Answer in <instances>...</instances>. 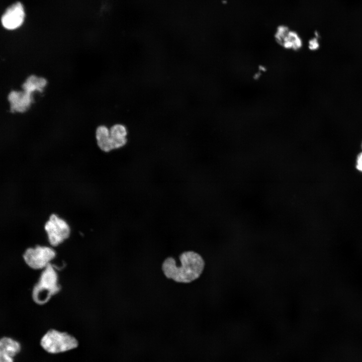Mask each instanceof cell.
Returning a JSON list of instances; mask_svg holds the SVG:
<instances>
[{"label": "cell", "instance_id": "18", "mask_svg": "<svg viewBox=\"0 0 362 362\" xmlns=\"http://www.w3.org/2000/svg\"><path fill=\"white\" fill-rule=\"evenodd\" d=\"M361 147H362V143H361Z\"/></svg>", "mask_w": 362, "mask_h": 362}, {"label": "cell", "instance_id": "14", "mask_svg": "<svg viewBox=\"0 0 362 362\" xmlns=\"http://www.w3.org/2000/svg\"><path fill=\"white\" fill-rule=\"evenodd\" d=\"M356 168L358 171L362 172V152L358 154L357 156Z\"/></svg>", "mask_w": 362, "mask_h": 362}, {"label": "cell", "instance_id": "9", "mask_svg": "<svg viewBox=\"0 0 362 362\" xmlns=\"http://www.w3.org/2000/svg\"><path fill=\"white\" fill-rule=\"evenodd\" d=\"M127 134V129L123 125L116 124L109 129V136L113 149L119 148L126 144Z\"/></svg>", "mask_w": 362, "mask_h": 362}, {"label": "cell", "instance_id": "4", "mask_svg": "<svg viewBox=\"0 0 362 362\" xmlns=\"http://www.w3.org/2000/svg\"><path fill=\"white\" fill-rule=\"evenodd\" d=\"M56 256L52 246L37 245L27 249L23 254L25 263L34 269H43L51 264Z\"/></svg>", "mask_w": 362, "mask_h": 362}, {"label": "cell", "instance_id": "12", "mask_svg": "<svg viewBox=\"0 0 362 362\" xmlns=\"http://www.w3.org/2000/svg\"><path fill=\"white\" fill-rule=\"evenodd\" d=\"M96 139L99 148L105 152L113 150L109 136V129L105 126L98 127L96 130Z\"/></svg>", "mask_w": 362, "mask_h": 362}, {"label": "cell", "instance_id": "3", "mask_svg": "<svg viewBox=\"0 0 362 362\" xmlns=\"http://www.w3.org/2000/svg\"><path fill=\"white\" fill-rule=\"evenodd\" d=\"M40 344L47 352L58 354L75 349L79 343L77 339L68 333L51 329L42 336Z\"/></svg>", "mask_w": 362, "mask_h": 362}, {"label": "cell", "instance_id": "8", "mask_svg": "<svg viewBox=\"0 0 362 362\" xmlns=\"http://www.w3.org/2000/svg\"><path fill=\"white\" fill-rule=\"evenodd\" d=\"M8 100L13 112L24 113L29 109L33 101V96L24 90L12 91Z\"/></svg>", "mask_w": 362, "mask_h": 362}, {"label": "cell", "instance_id": "1", "mask_svg": "<svg viewBox=\"0 0 362 362\" xmlns=\"http://www.w3.org/2000/svg\"><path fill=\"white\" fill-rule=\"evenodd\" d=\"M179 259L180 265L176 264L171 257L163 261L162 269L167 278L178 283H189L199 278L205 266L204 260L199 254L193 251H185Z\"/></svg>", "mask_w": 362, "mask_h": 362}, {"label": "cell", "instance_id": "13", "mask_svg": "<svg viewBox=\"0 0 362 362\" xmlns=\"http://www.w3.org/2000/svg\"><path fill=\"white\" fill-rule=\"evenodd\" d=\"M319 47V43L316 38L311 39L308 43V47L311 50H316Z\"/></svg>", "mask_w": 362, "mask_h": 362}, {"label": "cell", "instance_id": "15", "mask_svg": "<svg viewBox=\"0 0 362 362\" xmlns=\"http://www.w3.org/2000/svg\"><path fill=\"white\" fill-rule=\"evenodd\" d=\"M0 362H14V358L0 353Z\"/></svg>", "mask_w": 362, "mask_h": 362}, {"label": "cell", "instance_id": "7", "mask_svg": "<svg viewBox=\"0 0 362 362\" xmlns=\"http://www.w3.org/2000/svg\"><path fill=\"white\" fill-rule=\"evenodd\" d=\"M275 38L278 43L286 49L298 50L302 46V39L298 34L286 27L278 28Z\"/></svg>", "mask_w": 362, "mask_h": 362}, {"label": "cell", "instance_id": "17", "mask_svg": "<svg viewBox=\"0 0 362 362\" xmlns=\"http://www.w3.org/2000/svg\"><path fill=\"white\" fill-rule=\"evenodd\" d=\"M259 76H260V74L258 73H256V74H255L254 77L255 79H257Z\"/></svg>", "mask_w": 362, "mask_h": 362}, {"label": "cell", "instance_id": "10", "mask_svg": "<svg viewBox=\"0 0 362 362\" xmlns=\"http://www.w3.org/2000/svg\"><path fill=\"white\" fill-rule=\"evenodd\" d=\"M21 350L20 342L8 336L0 338V353L14 357Z\"/></svg>", "mask_w": 362, "mask_h": 362}, {"label": "cell", "instance_id": "6", "mask_svg": "<svg viewBox=\"0 0 362 362\" xmlns=\"http://www.w3.org/2000/svg\"><path fill=\"white\" fill-rule=\"evenodd\" d=\"M25 17L24 7L21 3L18 2L7 9L1 18V23L5 28L14 30L23 24Z\"/></svg>", "mask_w": 362, "mask_h": 362}, {"label": "cell", "instance_id": "11", "mask_svg": "<svg viewBox=\"0 0 362 362\" xmlns=\"http://www.w3.org/2000/svg\"><path fill=\"white\" fill-rule=\"evenodd\" d=\"M47 84V80L43 77L36 75L29 76L22 85L23 90L32 95L36 92H42Z\"/></svg>", "mask_w": 362, "mask_h": 362}, {"label": "cell", "instance_id": "5", "mask_svg": "<svg viewBox=\"0 0 362 362\" xmlns=\"http://www.w3.org/2000/svg\"><path fill=\"white\" fill-rule=\"evenodd\" d=\"M44 228L52 247L58 246L63 243L70 234V228L67 223L55 214L50 216Z\"/></svg>", "mask_w": 362, "mask_h": 362}, {"label": "cell", "instance_id": "2", "mask_svg": "<svg viewBox=\"0 0 362 362\" xmlns=\"http://www.w3.org/2000/svg\"><path fill=\"white\" fill-rule=\"evenodd\" d=\"M60 290L56 268L52 264L42 269L37 283L32 290V299L37 304L47 303Z\"/></svg>", "mask_w": 362, "mask_h": 362}, {"label": "cell", "instance_id": "16", "mask_svg": "<svg viewBox=\"0 0 362 362\" xmlns=\"http://www.w3.org/2000/svg\"><path fill=\"white\" fill-rule=\"evenodd\" d=\"M259 69L261 71H265V67L264 66L260 65L259 67Z\"/></svg>", "mask_w": 362, "mask_h": 362}]
</instances>
